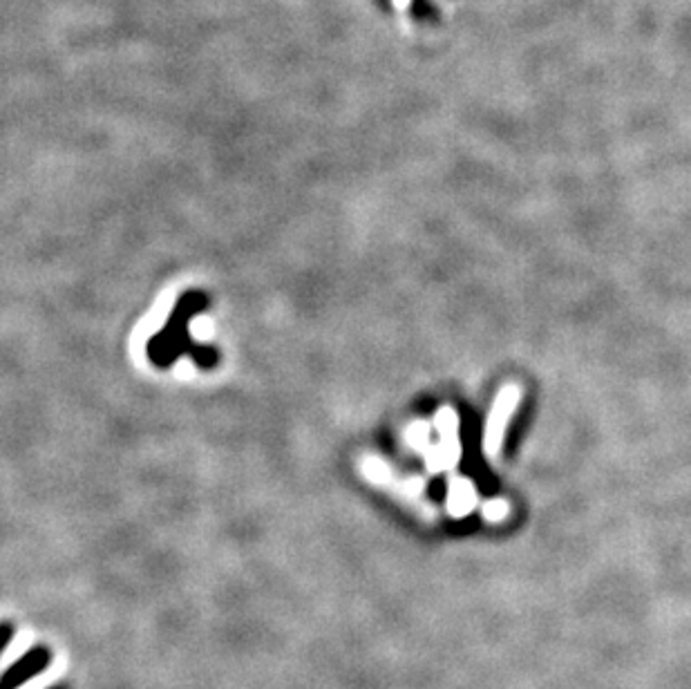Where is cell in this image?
<instances>
[{"label":"cell","instance_id":"cell-4","mask_svg":"<svg viewBox=\"0 0 691 689\" xmlns=\"http://www.w3.org/2000/svg\"><path fill=\"white\" fill-rule=\"evenodd\" d=\"M477 506H479V495H477L475 481L463 475L450 477L448 497H446L448 515L454 519H463L475 511Z\"/></svg>","mask_w":691,"mask_h":689},{"label":"cell","instance_id":"cell-6","mask_svg":"<svg viewBox=\"0 0 691 689\" xmlns=\"http://www.w3.org/2000/svg\"><path fill=\"white\" fill-rule=\"evenodd\" d=\"M479 506H481V517L490 524H501L510 515V504L501 497L486 499V502H481Z\"/></svg>","mask_w":691,"mask_h":689},{"label":"cell","instance_id":"cell-3","mask_svg":"<svg viewBox=\"0 0 691 689\" xmlns=\"http://www.w3.org/2000/svg\"><path fill=\"white\" fill-rule=\"evenodd\" d=\"M50 658H52L50 649H45V647H36L32 651H27V654L18 660V663L9 667L3 674V678H0V689H18L25 681H30V678H34L36 674H41L47 667V663H50Z\"/></svg>","mask_w":691,"mask_h":689},{"label":"cell","instance_id":"cell-9","mask_svg":"<svg viewBox=\"0 0 691 689\" xmlns=\"http://www.w3.org/2000/svg\"><path fill=\"white\" fill-rule=\"evenodd\" d=\"M54 689H63V687H54Z\"/></svg>","mask_w":691,"mask_h":689},{"label":"cell","instance_id":"cell-1","mask_svg":"<svg viewBox=\"0 0 691 689\" xmlns=\"http://www.w3.org/2000/svg\"><path fill=\"white\" fill-rule=\"evenodd\" d=\"M524 399V388L519 383H506L504 388L497 392L486 417L484 426V437H481V448H484V455L492 466L499 464L501 452H504L506 434L508 426L513 421L515 412L519 410Z\"/></svg>","mask_w":691,"mask_h":689},{"label":"cell","instance_id":"cell-8","mask_svg":"<svg viewBox=\"0 0 691 689\" xmlns=\"http://www.w3.org/2000/svg\"><path fill=\"white\" fill-rule=\"evenodd\" d=\"M396 3H399V7H405V3H407V0H396Z\"/></svg>","mask_w":691,"mask_h":689},{"label":"cell","instance_id":"cell-2","mask_svg":"<svg viewBox=\"0 0 691 689\" xmlns=\"http://www.w3.org/2000/svg\"><path fill=\"white\" fill-rule=\"evenodd\" d=\"M434 428H437L439 443L437 446H430L428 455H425V468H428L430 475L452 473L463 457L457 410L450 408V405L439 408L437 414H434Z\"/></svg>","mask_w":691,"mask_h":689},{"label":"cell","instance_id":"cell-5","mask_svg":"<svg viewBox=\"0 0 691 689\" xmlns=\"http://www.w3.org/2000/svg\"><path fill=\"white\" fill-rule=\"evenodd\" d=\"M430 423L428 421H414L410 428H407V443L414 450H419V452H428L430 450Z\"/></svg>","mask_w":691,"mask_h":689},{"label":"cell","instance_id":"cell-7","mask_svg":"<svg viewBox=\"0 0 691 689\" xmlns=\"http://www.w3.org/2000/svg\"><path fill=\"white\" fill-rule=\"evenodd\" d=\"M12 636H14V627L9 625V622H3V625H0V656H3V651L9 645V640H12Z\"/></svg>","mask_w":691,"mask_h":689}]
</instances>
